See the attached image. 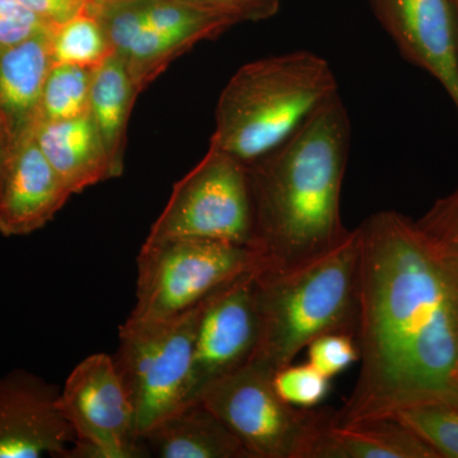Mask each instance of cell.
Returning a JSON list of instances; mask_svg holds the SVG:
<instances>
[{
  "label": "cell",
  "instance_id": "6da1fadb",
  "mask_svg": "<svg viewBox=\"0 0 458 458\" xmlns=\"http://www.w3.org/2000/svg\"><path fill=\"white\" fill-rule=\"evenodd\" d=\"M360 369L337 417L378 418L418 401L454 399L458 271L417 221L394 210L360 227Z\"/></svg>",
  "mask_w": 458,
  "mask_h": 458
},
{
  "label": "cell",
  "instance_id": "7a4b0ae2",
  "mask_svg": "<svg viewBox=\"0 0 458 458\" xmlns=\"http://www.w3.org/2000/svg\"><path fill=\"white\" fill-rule=\"evenodd\" d=\"M351 140L348 110L337 96L282 146L247 165L258 271L297 269L351 236L340 204Z\"/></svg>",
  "mask_w": 458,
  "mask_h": 458
},
{
  "label": "cell",
  "instance_id": "3957f363",
  "mask_svg": "<svg viewBox=\"0 0 458 458\" xmlns=\"http://www.w3.org/2000/svg\"><path fill=\"white\" fill-rule=\"evenodd\" d=\"M339 96L327 60L300 50L247 63L225 84L210 147L246 165L282 146Z\"/></svg>",
  "mask_w": 458,
  "mask_h": 458
},
{
  "label": "cell",
  "instance_id": "277c9868",
  "mask_svg": "<svg viewBox=\"0 0 458 458\" xmlns=\"http://www.w3.org/2000/svg\"><path fill=\"white\" fill-rule=\"evenodd\" d=\"M360 236L358 228L328 254L285 273L256 270L261 337L254 361L276 373L316 337H357L360 315Z\"/></svg>",
  "mask_w": 458,
  "mask_h": 458
},
{
  "label": "cell",
  "instance_id": "5b68a950",
  "mask_svg": "<svg viewBox=\"0 0 458 458\" xmlns=\"http://www.w3.org/2000/svg\"><path fill=\"white\" fill-rule=\"evenodd\" d=\"M204 300L167 318H126L113 355L141 434L189 403L194 340Z\"/></svg>",
  "mask_w": 458,
  "mask_h": 458
},
{
  "label": "cell",
  "instance_id": "8992f818",
  "mask_svg": "<svg viewBox=\"0 0 458 458\" xmlns=\"http://www.w3.org/2000/svg\"><path fill=\"white\" fill-rule=\"evenodd\" d=\"M135 306L129 318H167L197 306L247 271L259 269L251 247L205 240L144 241L137 258Z\"/></svg>",
  "mask_w": 458,
  "mask_h": 458
},
{
  "label": "cell",
  "instance_id": "52a82bcc",
  "mask_svg": "<svg viewBox=\"0 0 458 458\" xmlns=\"http://www.w3.org/2000/svg\"><path fill=\"white\" fill-rule=\"evenodd\" d=\"M254 209L249 170L240 159L210 147L174 183L146 241L205 238L251 247Z\"/></svg>",
  "mask_w": 458,
  "mask_h": 458
},
{
  "label": "cell",
  "instance_id": "ba28073f",
  "mask_svg": "<svg viewBox=\"0 0 458 458\" xmlns=\"http://www.w3.org/2000/svg\"><path fill=\"white\" fill-rule=\"evenodd\" d=\"M59 408L75 436L65 458L149 457L111 355L98 352L74 367L60 388Z\"/></svg>",
  "mask_w": 458,
  "mask_h": 458
},
{
  "label": "cell",
  "instance_id": "9c48e42d",
  "mask_svg": "<svg viewBox=\"0 0 458 458\" xmlns=\"http://www.w3.org/2000/svg\"><path fill=\"white\" fill-rule=\"evenodd\" d=\"M242 442L252 458H294L311 409L289 405L274 390L273 373L251 360L216 379L199 399Z\"/></svg>",
  "mask_w": 458,
  "mask_h": 458
},
{
  "label": "cell",
  "instance_id": "30bf717a",
  "mask_svg": "<svg viewBox=\"0 0 458 458\" xmlns=\"http://www.w3.org/2000/svg\"><path fill=\"white\" fill-rule=\"evenodd\" d=\"M260 337L256 270H251L204 300L195 333L189 403L214 381L254 360Z\"/></svg>",
  "mask_w": 458,
  "mask_h": 458
},
{
  "label": "cell",
  "instance_id": "8fae6325",
  "mask_svg": "<svg viewBox=\"0 0 458 458\" xmlns=\"http://www.w3.org/2000/svg\"><path fill=\"white\" fill-rule=\"evenodd\" d=\"M60 388L31 370L0 376V458H65L75 441Z\"/></svg>",
  "mask_w": 458,
  "mask_h": 458
},
{
  "label": "cell",
  "instance_id": "7c38bea8",
  "mask_svg": "<svg viewBox=\"0 0 458 458\" xmlns=\"http://www.w3.org/2000/svg\"><path fill=\"white\" fill-rule=\"evenodd\" d=\"M401 55L432 75L458 113L456 16L452 0H369Z\"/></svg>",
  "mask_w": 458,
  "mask_h": 458
},
{
  "label": "cell",
  "instance_id": "4fadbf2b",
  "mask_svg": "<svg viewBox=\"0 0 458 458\" xmlns=\"http://www.w3.org/2000/svg\"><path fill=\"white\" fill-rule=\"evenodd\" d=\"M72 197L32 129L9 155L0 186V233L21 237L44 228Z\"/></svg>",
  "mask_w": 458,
  "mask_h": 458
},
{
  "label": "cell",
  "instance_id": "5bb4252c",
  "mask_svg": "<svg viewBox=\"0 0 458 458\" xmlns=\"http://www.w3.org/2000/svg\"><path fill=\"white\" fill-rule=\"evenodd\" d=\"M294 458H438L391 418L344 421L336 410L311 409Z\"/></svg>",
  "mask_w": 458,
  "mask_h": 458
},
{
  "label": "cell",
  "instance_id": "9a60e30c",
  "mask_svg": "<svg viewBox=\"0 0 458 458\" xmlns=\"http://www.w3.org/2000/svg\"><path fill=\"white\" fill-rule=\"evenodd\" d=\"M51 27L17 44L0 47V122L9 155L38 119L51 66Z\"/></svg>",
  "mask_w": 458,
  "mask_h": 458
},
{
  "label": "cell",
  "instance_id": "2e32d148",
  "mask_svg": "<svg viewBox=\"0 0 458 458\" xmlns=\"http://www.w3.org/2000/svg\"><path fill=\"white\" fill-rule=\"evenodd\" d=\"M148 454L159 458H252L242 442L200 400L159 420L140 436Z\"/></svg>",
  "mask_w": 458,
  "mask_h": 458
},
{
  "label": "cell",
  "instance_id": "e0dca14e",
  "mask_svg": "<svg viewBox=\"0 0 458 458\" xmlns=\"http://www.w3.org/2000/svg\"><path fill=\"white\" fill-rule=\"evenodd\" d=\"M33 135L72 194L113 179L106 150L89 114L60 122H38Z\"/></svg>",
  "mask_w": 458,
  "mask_h": 458
},
{
  "label": "cell",
  "instance_id": "ac0fdd59",
  "mask_svg": "<svg viewBox=\"0 0 458 458\" xmlns=\"http://www.w3.org/2000/svg\"><path fill=\"white\" fill-rule=\"evenodd\" d=\"M137 98L128 69L116 54L93 69L89 114L106 150L113 179L123 172L126 128Z\"/></svg>",
  "mask_w": 458,
  "mask_h": 458
},
{
  "label": "cell",
  "instance_id": "d6986e66",
  "mask_svg": "<svg viewBox=\"0 0 458 458\" xmlns=\"http://www.w3.org/2000/svg\"><path fill=\"white\" fill-rule=\"evenodd\" d=\"M391 418L429 445L438 458H458V401L436 399L396 406Z\"/></svg>",
  "mask_w": 458,
  "mask_h": 458
},
{
  "label": "cell",
  "instance_id": "ffe728a7",
  "mask_svg": "<svg viewBox=\"0 0 458 458\" xmlns=\"http://www.w3.org/2000/svg\"><path fill=\"white\" fill-rule=\"evenodd\" d=\"M50 50L53 65L81 66L90 71L114 53L104 27L87 9L51 27Z\"/></svg>",
  "mask_w": 458,
  "mask_h": 458
},
{
  "label": "cell",
  "instance_id": "44dd1931",
  "mask_svg": "<svg viewBox=\"0 0 458 458\" xmlns=\"http://www.w3.org/2000/svg\"><path fill=\"white\" fill-rule=\"evenodd\" d=\"M92 71L54 64L42 90L38 122H60L89 114Z\"/></svg>",
  "mask_w": 458,
  "mask_h": 458
},
{
  "label": "cell",
  "instance_id": "7402d4cb",
  "mask_svg": "<svg viewBox=\"0 0 458 458\" xmlns=\"http://www.w3.org/2000/svg\"><path fill=\"white\" fill-rule=\"evenodd\" d=\"M276 393L283 401L298 409H313L327 399L331 390V378L322 375L309 361L291 363L273 375Z\"/></svg>",
  "mask_w": 458,
  "mask_h": 458
},
{
  "label": "cell",
  "instance_id": "603a6c76",
  "mask_svg": "<svg viewBox=\"0 0 458 458\" xmlns=\"http://www.w3.org/2000/svg\"><path fill=\"white\" fill-rule=\"evenodd\" d=\"M307 351L309 363L328 378L340 375L360 360L357 337L352 334H325L310 343Z\"/></svg>",
  "mask_w": 458,
  "mask_h": 458
},
{
  "label": "cell",
  "instance_id": "cb8c5ba5",
  "mask_svg": "<svg viewBox=\"0 0 458 458\" xmlns=\"http://www.w3.org/2000/svg\"><path fill=\"white\" fill-rule=\"evenodd\" d=\"M417 222L458 271V186L438 199Z\"/></svg>",
  "mask_w": 458,
  "mask_h": 458
},
{
  "label": "cell",
  "instance_id": "d4e9b609",
  "mask_svg": "<svg viewBox=\"0 0 458 458\" xmlns=\"http://www.w3.org/2000/svg\"><path fill=\"white\" fill-rule=\"evenodd\" d=\"M47 27L17 0H0V47L26 40Z\"/></svg>",
  "mask_w": 458,
  "mask_h": 458
},
{
  "label": "cell",
  "instance_id": "484cf974",
  "mask_svg": "<svg viewBox=\"0 0 458 458\" xmlns=\"http://www.w3.org/2000/svg\"><path fill=\"white\" fill-rule=\"evenodd\" d=\"M233 18L238 23L260 22L276 16L283 0H191Z\"/></svg>",
  "mask_w": 458,
  "mask_h": 458
},
{
  "label": "cell",
  "instance_id": "4316f807",
  "mask_svg": "<svg viewBox=\"0 0 458 458\" xmlns=\"http://www.w3.org/2000/svg\"><path fill=\"white\" fill-rule=\"evenodd\" d=\"M35 16L51 27L82 13L89 0H17Z\"/></svg>",
  "mask_w": 458,
  "mask_h": 458
},
{
  "label": "cell",
  "instance_id": "83f0119b",
  "mask_svg": "<svg viewBox=\"0 0 458 458\" xmlns=\"http://www.w3.org/2000/svg\"><path fill=\"white\" fill-rule=\"evenodd\" d=\"M8 158V143L5 140L4 131H3L2 122H0V186H2L3 177H4L5 168H7Z\"/></svg>",
  "mask_w": 458,
  "mask_h": 458
},
{
  "label": "cell",
  "instance_id": "f1b7e54d",
  "mask_svg": "<svg viewBox=\"0 0 458 458\" xmlns=\"http://www.w3.org/2000/svg\"><path fill=\"white\" fill-rule=\"evenodd\" d=\"M450 390L452 397L458 401V363L450 376Z\"/></svg>",
  "mask_w": 458,
  "mask_h": 458
},
{
  "label": "cell",
  "instance_id": "f546056e",
  "mask_svg": "<svg viewBox=\"0 0 458 458\" xmlns=\"http://www.w3.org/2000/svg\"><path fill=\"white\" fill-rule=\"evenodd\" d=\"M454 8V16H456V29H457V50H458V0H452Z\"/></svg>",
  "mask_w": 458,
  "mask_h": 458
}]
</instances>
